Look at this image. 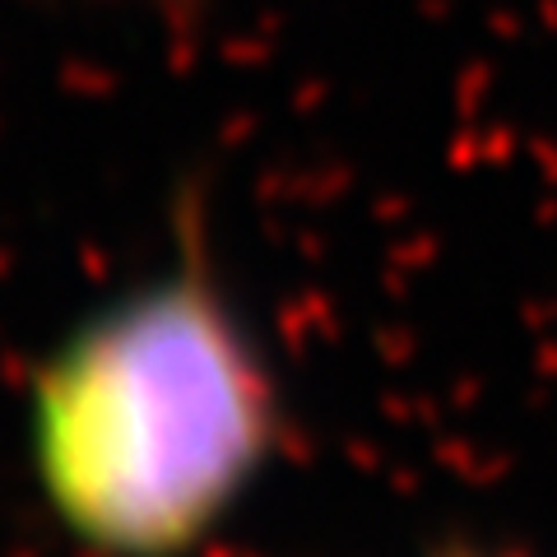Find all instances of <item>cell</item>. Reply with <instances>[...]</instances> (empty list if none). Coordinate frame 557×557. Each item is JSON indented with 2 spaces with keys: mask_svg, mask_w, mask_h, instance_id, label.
<instances>
[{
  "mask_svg": "<svg viewBox=\"0 0 557 557\" xmlns=\"http://www.w3.org/2000/svg\"><path fill=\"white\" fill-rule=\"evenodd\" d=\"M284 437L278 372L196 237L84 311L24 395L33 493L84 557H196L251 507Z\"/></svg>",
  "mask_w": 557,
  "mask_h": 557,
  "instance_id": "1",
  "label": "cell"
},
{
  "mask_svg": "<svg viewBox=\"0 0 557 557\" xmlns=\"http://www.w3.org/2000/svg\"><path fill=\"white\" fill-rule=\"evenodd\" d=\"M432 557H502V553H487V548H474V544H450V548H437Z\"/></svg>",
  "mask_w": 557,
  "mask_h": 557,
  "instance_id": "2",
  "label": "cell"
}]
</instances>
